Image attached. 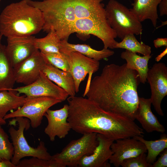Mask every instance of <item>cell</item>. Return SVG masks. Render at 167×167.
Masks as SVG:
<instances>
[{
  "mask_svg": "<svg viewBox=\"0 0 167 167\" xmlns=\"http://www.w3.org/2000/svg\"><path fill=\"white\" fill-rule=\"evenodd\" d=\"M140 82L137 72L128 68L126 63L111 64L89 82L84 96L107 112L134 120L139 103L137 88Z\"/></svg>",
  "mask_w": 167,
  "mask_h": 167,
  "instance_id": "1",
  "label": "cell"
},
{
  "mask_svg": "<svg viewBox=\"0 0 167 167\" xmlns=\"http://www.w3.org/2000/svg\"><path fill=\"white\" fill-rule=\"evenodd\" d=\"M67 118L71 128L80 134H102L114 141L137 136H143V130L130 118L107 112L92 100L69 96Z\"/></svg>",
  "mask_w": 167,
  "mask_h": 167,
  "instance_id": "2",
  "label": "cell"
},
{
  "mask_svg": "<svg viewBox=\"0 0 167 167\" xmlns=\"http://www.w3.org/2000/svg\"><path fill=\"white\" fill-rule=\"evenodd\" d=\"M26 0L42 12L43 31L54 30L61 40H68L86 19H107L104 0Z\"/></svg>",
  "mask_w": 167,
  "mask_h": 167,
  "instance_id": "3",
  "label": "cell"
},
{
  "mask_svg": "<svg viewBox=\"0 0 167 167\" xmlns=\"http://www.w3.org/2000/svg\"><path fill=\"white\" fill-rule=\"evenodd\" d=\"M44 23L41 11L25 0L6 6L0 15V33L7 38L33 36L42 30Z\"/></svg>",
  "mask_w": 167,
  "mask_h": 167,
  "instance_id": "4",
  "label": "cell"
},
{
  "mask_svg": "<svg viewBox=\"0 0 167 167\" xmlns=\"http://www.w3.org/2000/svg\"><path fill=\"white\" fill-rule=\"evenodd\" d=\"M14 118L17 122L18 126V129H16L13 126H11L8 130L14 149V154L11 160V163L16 166L21 159L27 156L51 160L52 156L48 152L43 141H40L39 145L36 148L32 147L28 143L24 137V131L30 128L29 120L23 117Z\"/></svg>",
  "mask_w": 167,
  "mask_h": 167,
  "instance_id": "5",
  "label": "cell"
},
{
  "mask_svg": "<svg viewBox=\"0 0 167 167\" xmlns=\"http://www.w3.org/2000/svg\"><path fill=\"white\" fill-rule=\"evenodd\" d=\"M105 9L108 22L117 37L122 40L129 34H141V22L126 6L116 0H110Z\"/></svg>",
  "mask_w": 167,
  "mask_h": 167,
  "instance_id": "6",
  "label": "cell"
},
{
  "mask_svg": "<svg viewBox=\"0 0 167 167\" xmlns=\"http://www.w3.org/2000/svg\"><path fill=\"white\" fill-rule=\"evenodd\" d=\"M98 144L96 133L84 134L80 138L71 141L61 152L52 156V159L63 167H78L80 159L92 153Z\"/></svg>",
  "mask_w": 167,
  "mask_h": 167,
  "instance_id": "7",
  "label": "cell"
},
{
  "mask_svg": "<svg viewBox=\"0 0 167 167\" xmlns=\"http://www.w3.org/2000/svg\"><path fill=\"white\" fill-rule=\"evenodd\" d=\"M28 97V100L25 104L16 110L7 114L4 119L18 117L26 118L29 120L31 126L36 128L41 124L47 110L62 102L59 99L49 97Z\"/></svg>",
  "mask_w": 167,
  "mask_h": 167,
  "instance_id": "8",
  "label": "cell"
},
{
  "mask_svg": "<svg viewBox=\"0 0 167 167\" xmlns=\"http://www.w3.org/2000/svg\"><path fill=\"white\" fill-rule=\"evenodd\" d=\"M147 80L151 90L150 98L151 104L158 114L163 116L164 114L161 103L167 95V67L163 63H155L148 69Z\"/></svg>",
  "mask_w": 167,
  "mask_h": 167,
  "instance_id": "9",
  "label": "cell"
},
{
  "mask_svg": "<svg viewBox=\"0 0 167 167\" xmlns=\"http://www.w3.org/2000/svg\"><path fill=\"white\" fill-rule=\"evenodd\" d=\"M18 94L32 97H49L65 101L69 95L63 89L54 84L42 71L37 79L28 85L13 88Z\"/></svg>",
  "mask_w": 167,
  "mask_h": 167,
  "instance_id": "10",
  "label": "cell"
},
{
  "mask_svg": "<svg viewBox=\"0 0 167 167\" xmlns=\"http://www.w3.org/2000/svg\"><path fill=\"white\" fill-rule=\"evenodd\" d=\"M33 36H12L7 38L5 50L7 57L13 68L27 59L37 49Z\"/></svg>",
  "mask_w": 167,
  "mask_h": 167,
  "instance_id": "11",
  "label": "cell"
},
{
  "mask_svg": "<svg viewBox=\"0 0 167 167\" xmlns=\"http://www.w3.org/2000/svg\"><path fill=\"white\" fill-rule=\"evenodd\" d=\"M67 55L70 65V72L74 81L76 93L79 90L81 83L87 75H92L99 69V61L88 57L77 52H72Z\"/></svg>",
  "mask_w": 167,
  "mask_h": 167,
  "instance_id": "12",
  "label": "cell"
},
{
  "mask_svg": "<svg viewBox=\"0 0 167 167\" xmlns=\"http://www.w3.org/2000/svg\"><path fill=\"white\" fill-rule=\"evenodd\" d=\"M46 62L40 51L37 50L27 59L13 68L15 82L25 85L33 83L39 76Z\"/></svg>",
  "mask_w": 167,
  "mask_h": 167,
  "instance_id": "13",
  "label": "cell"
},
{
  "mask_svg": "<svg viewBox=\"0 0 167 167\" xmlns=\"http://www.w3.org/2000/svg\"><path fill=\"white\" fill-rule=\"evenodd\" d=\"M111 146L113 154L109 162L116 167H119L125 160L147 152L146 148L141 141L134 137L119 139Z\"/></svg>",
  "mask_w": 167,
  "mask_h": 167,
  "instance_id": "14",
  "label": "cell"
},
{
  "mask_svg": "<svg viewBox=\"0 0 167 167\" xmlns=\"http://www.w3.org/2000/svg\"><path fill=\"white\" fill-rule=\"evenodd\" d=\"M69 107L67 104L64 105L62 108L56 110L48 109L44 116L46 118L48 124L44 132L51 141H54L57 137L59 139L64 138L71 129L68 121Z\"/></svg>",
  "mask_w": 167,
  "mask_h": 167,
  "instance_id": "15",
  "label": "cell"
},
{
  "mask_svg": "<svg viewBox=\"0 0 167 167\" xmlns=\"http://www.w3.org/2000/svg\"><path fill=\"white\" fill-rule=\"evenodd\" d=\"M97 139L98 144L93 153L83 157L79 161L78 167H110L108 161L113 154L111 146L114 141L100 134H97Z\"/></svg>",
  "mask_w": 167,
  "mask_h": 167,
  "instance_id": "16",
  "label": "cell"
},
{
  "mask_svg": "<svg viewBox=\"0 0 167 167\" xmlns=\"http://www.w3.org/2000/svg\"><path fill=\"white\" fill-rule=\"evenodd\" d=\"M150 98L140 97L138 108L135 115L142 127L147 132L156 131L164 133L165 129L152 113L151 109Z\"/></svg>",
  "mask_w": 167,
  "mask_h": 167,
  "instance_id": "17",
  "label": "cell"
},
{
  "mask_svg": "<svg viewBox=\"0 0 167 167\" xmlns=\"http://www.w3.org/2000/svg\"><path fill=\"white\" fill-rule=\"evenodd\" d=\"M41 71L49 79L65 90L69 96H75V84L70 72L63 71L47 61Z\"/></svg>",
  "mask_w": 167,
  "mask_h": 167,
  "instance_id": "18",
  "label": "cell"
},
{
  "mask_svg": "<svg viewBox=\"0 0 167 167\" xmlns=\"http://www.w3.org/2000/svg\"><path fill=\"white\" fill-rule=\"evenodd\" d=\"M60 51L65 54H67L72 52H77L98 61L108 58L113 55L114 53L113 51L108 49L104 48L101 50H97L87 44H71L66 40H61Z\"/></svg>",
  "mask_w": 167,
  "mask_h": 167,
  "instance_id": "19",
  "label": "cell"
},
{
  "mask_svg": "<svg viewBox=\"0 0 167 167\" xmlns=\"http://www.w3.org/2000/svg\"><path fill=\"white\" fill-rule=\"evenodd\" d=\"M161 0H133L130 10L141 22L149 19L155 28L158 18L157 6Z\"/></svg>",
  "mask_w": 167,
  "mask_h": 167,
  "instance_id": "20",
  "label": "cell"
},
{
  "mask_svg": "<svg viewBox=\"0 0 167 167\" xmlns=\"http://www.w3.org/2000/svg\"><path fill=\"white\" fill-rule=\"evenodd\" d=\"M16 92L11 90L0 91V126L6 123L4 118L9 111L19 108L28 100V96Z\"/></svg>",
  "mask_w": 167,
  "mask_h": 167,
  "instance_id": "21",
  "label": "cell"
},
{
  "mask_svg": "<svg viewBox=\"0 0 167 167\" xmlns=\"http://www.w3.org/2000/svg\"><path fill=\"white\" fill-rule=\"evenodd\" d=\"M150 55L141 56L136 53L126 50L121 54V58L126 62V67L136 71L139 76L140 82L145 84L147 81V77L148 70V62L151 58Z\"/></svg>",
  "mask_w": 167,
  "mask_h": 167,
  "instance_id": "22",
  "label": "cell"
},
{
  "mask_svg": "<svg viewBox=\"0 0 167 167\" xmlns=\"http://www.w3.org/2000/svg\"><path fill=\"white\" fill-rule=\"evenodd\" d=\"M5 47L2 44L0 45V91L13 88L15 82L13 67L7 57Z\"/></svg>",
  "mask_w": 167,
  "mask_h": 167,
  "instance_id": "23",
  "label": "cell"
},
{
  "mask_svg": "<svg viewBox=\"0 0 167 167\" xmlns=\"http://www.w3.org/2000/svg\"><path fill=\"white\" fill-rule=\"evenodd\" d=\"M162 134L159 139L155 140H147L142 136L134 137L142 142L145 145L148 152L146 160L148 163L151 164L155 161L158 155L167 148V135Z\"/></svg>",
  "mask_w": 167,
  "mask_h": 167,
  "instance_id": "24",
  "label": "cell"
},
{
  "mask_svg": "<svg viewBox=\"0 0 167 167\" xmlns=\"http://www.w3.org/2000/svg\"><path fill=\"white\" fill-rule=\"evenodd\" d=\"M44 37L35 38L34 43L36 48L40 52L44 53H60L61 40L54 30H51Z\"/></svg>",
  "mask_w": 167,
  "mask_h": 167,
  "instance_id": "25",
  "label": "cell"
},
{
  "mask_svg": "<svg viewBox=\"0 0 167 167\" xmlns=\"http://www.w3.org/2000/svg\"><path fill=\"white\" fill-rule=\"evenodd\" d=\"M122 40L120 42L117 43L115 49H125L132 52L140 54L143 56L151 54V47L143 43L139 42L133 34L126 35Z\"/></svg>",
  "mask_w": 167,
  "mask_h": 167,
  "instance_id": "26",
  "label": "cell"
},
{
  "mask_svg": "<svg viewBox=\"0 0 167 167\" xmlns=\"http://www.w3.org/2000/svg\"><path fill=\"white\" fill-rule=\"evenodd\" d=\"M9 136L0 126V161H11L14 153L12 143Z\"/></svg>",
  "mask_w": 167,
  "mask_h": 167,
  "instance_id": "27",
  "label": "cell"
},
{
  "mask_svg": "<svg viewBox=\"0 0 167 167\" xmlns=\"http://www.w3.org/2000/svg\"><path fill=\"white\" fill-rule=\"evenodd\" d=\"M40 52L48 62L63 71L70 72V65L66 55L61 53H46Z\"/></svg>",
  "mask_w": 167,
  "mask_h": 167,
  "instance_id": "28",
  "label": "cell"
},
{
  "mask_svg": "<svg viewBox=\"0 0 167 167\" xmlns=\"http://www.w3.org/2000/svg\"><path fill=\"white\" fill-rule=\"evenodd\" d=\"M16 167H63L54 160H47L32 157L20 160Z\"/></svg>",
  "mask_w": 167,
  "mask_h": 167,
  "instance_id": "29",
  "label": "cell"
},
{
  "mask_svg": "<svg viewBox=\"0 0 167 167\" xmlns=\"http://www.w3.org/2000/svg\"><path fill=\"white\" fill-rule=\"evenodd\" d=\"M145 153L124 160L121 166L122 167H152V164L148 163Z\"/></svg>",
  "mask_w": 167,
  "mask_h": 167,
  "instance_id": "30",
  "label": "cell"
},
{
  "mask_svg": "<svg viewBox=\"0 0 167 167\" xmlns=\"http://www.w3.org/2000/svg\"><path fill=\"white\" fill-rule=\"evenodd\" d=\"M160 156L155 161L152 167H165L167 166V148L165 149L160 154Z\"/></svg>",
  "mask_w": 167,
  "mask_h": 167,
  "instance_id": "31",
  "label": "cell"
},
{
  "mask_svg": "<svg viewBox=\"0 0 167 167\" xmlns=\"http://www.w3.org/2000/svg\"><path fill=\"white\" fill-rule=\"evenodd\" d=\"M161 16L167 15V0H161L159 4Z\"/></svg>",
  "mask_w": 167,
  "mask_h": 167,
  "instance_id": "32",
  "label": "cell"
},
{
  "mask_svg": "<svg viewBox=\"0 0 167 167\" xmlns=\"http://www.w3.org/2000/svg\"><path fill=\"white\" fill-rule=\"evenodd\" d=\"M154 45L155 48H157L162 46H167V38H158L153 41Z\"/></svg>",
  "mask_w": 167,
  "mask_h": 167,
  "instance_id": "33",
  "label": "cell"
},
{
  "mask_svg": "<svg viewBox=\"0 0 167 167\" xmlns=\"http://www.w3.org/2000/svg\"><path fill=\"white\" fill-rule=\"evenodd\" d=\"M0 167H16L11 161H0Z\"/></svg>",
  "mask_w": 167,
  "mask_h": 167,
  "instance_id": "34",
  "label": "cell"
},
{
  "mask_svg": "<svg viewBox=\"0 0 167 167\" xmlns=\"http://www.w3.org/2000/svg\"><path fill=\"white\" fill-rule=\"evenodd\" d=\"M167 54V47L160 54L158 55L156 58V61L157 62L159 61L162 58L165 56Z\"/></svg>",
  "mask_w": 167,
  "mask_h": 167,
  "instance_id": "35",
  "label": "cell"
},
{
  "mask_svg": "<svg viewBox=\"0 0 167 167\" xmlns=\"http://www.w3.org/2000/svg\"><path fill=\"white\" fill-rule=\"evenodd\" d=\"M166 24H167V21H164V22L162 21L161 25H160L159 27H158L157 28H159V27H160L162 26H164V25H165Z\"/></svg>",
  "mask_w": 167,
  "mask_h": 167,
  "instance_id": "36",
  "label": "cell"
},
{
  "mask_svg": "<svg viewBox=\"0 0 167 167\" xmlns=\"http://www.w3.org/2000/svg\"><path fill=\"white\" fill-rule=\"evenodd\" d=\"M2 36L0 33V45L1 44V41L2 39Z\"/></svg>",
  "mask_w": 167,
  "mask_h": 167,
  "instance_id": "37",
  "label": "cell"
},
{
  "mask_svg": "<svg viewBox=\"0 0 167 167\" xmlns=\"http://www.w3.org/2000/svg\"><path fill=\"white\" fill-rule=\"evenodd\" d=\"M1 0H0V2H1Z\"/></svg>",
  "mask_w": 167,
  "mask_h": 167,
  "instance_id": "38",
  "label": "cell"
}]
</instances>
